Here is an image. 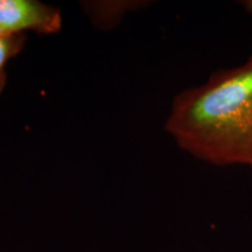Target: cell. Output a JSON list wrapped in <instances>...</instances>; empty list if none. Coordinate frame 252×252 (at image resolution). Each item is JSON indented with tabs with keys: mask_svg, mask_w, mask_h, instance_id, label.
<instances>
[{
	"mask_svg": "<svg viewBox=\"0 0 252 252\" xmlns=\"http://www.w3.org/2000/svg\"><path fill=\"white\" fill-rule=\"evenodd\" d=\"M165 130L180 149L202 161L252 168V55L180 91Z\"/></svg>",
	"mask_w": 252,
	"mask_h": 252,
	"instance_id": "1",
	"label": "cell"
},
{
	"mask_svg": "<svg viewBox=\"0 0 252 252\" xmlns=\"http://www.w3.org/2000/svg\"><path fill=\"white\" fill-rule=\"evenodd\" d=\"M63 25L61 9L37 0H0V35H53Z\"/></svg>",
	"mask_w": 252,
	"mask_h": 252,
	"instance_id": "2",
	"label": "cell"
},
{
	"mask_svg": "<svg viewBox=\"0 0 252 252\" xmlns=\"http://www.w3.org/2000/svg\"><path fill=\"white\" fill-rule=\"evenodd\" d=\"M82 5L84 12L89 15L96 26L111 28L117 25L128 9H135L139 6L138 1H91Z\"/></svg>",
	"mask_w": 252,
	"mask_h": 252,
	"instance_id": "3",
	"label": "cell"
},
{
	"mask_svg": "<svg viewBox=\"0 0 252 252\" xmlns=\"http://www.w3.org/2000/svg\"><path fill=\"white\" fill-rule=\"evenodd\" d=\"M27 42V35L2 36L0 35V94L7 83V64L12 59L23 52Z\"/></svg>",
	"mask_w": 252,
	"mask_h": 252,
	"instance_id": "4",
	"label": "cell"
},
{
	"mask_svg": "<svg viewBox=\"0 0 252 252\" xmlns=\"http://www.w3.org/2000/svg\"><path fill=\"white\" fill-rule=\"evenodd\" d=\"M241 5L249 14L252 15V0H244V1H241Z\"/></svg>",
	"mask_w": 252,
	"mask_h": 252,
	"instance_id": "5",
	"label": "cell"
}]
</instances>
